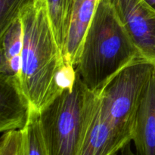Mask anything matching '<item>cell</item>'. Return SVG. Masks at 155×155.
<instances>
[{"label": "cell", "instance_id": "7", "mask_svg": "<svg viewBox=\"0 0 155 155\" xmlns=\"http://www.w3.org/2000/svg\"><path fill=\"white\" fill-rule=\"evenodd\" d=\"M132 142L131 138L114 128L103 117L98 94L80 155H119Z\"/></svg>", "mask_w": 155, "mask_h": 155}, {"label": "cell", "instance_id": "8", "mask_svg": "<svg viewBox=\"0 0 155 155\" xmlns=\"http://www.w3.org/2000/svg\"><path fill=\"white\" fill-rule=\"evenodd\" d=\"M101 0H73L71 21L63 49L66 64L76 68L85 37Z\"/></svg>", "mask_w": 155, "mask_h": 155}, {"label": "cell", "instance_id": "15", "mask_svg": "<svg viewBox=\"0 0 155 155\" xmlns=\"http://www.w3.org/2000/svg\"><path fill=\"white\" fill-rule=\"evenodd\" d=\"M148 5H149L151 7H152L153 8L155 9V0H145Z\"/></svg>", "mask_w": 155, "mask_h": 155}, {"label": "cell", "instance_id": "13", "mask_svg": "<svg viewBox=\"0 0 155 155\" xmlns=\"http://www.w3.org/2000/svg\"><path fill=\"white\" fill-rule=\"evenodd\" d=\"M29 0H0V33L19 16L21 8Z\"/></svg>", "mask_w": 155, "mask_h": 155}, {"label": "cell", "instance_id": "14", "mask_svg": "<svg viewBox=\"0 0 155 155\" xmlns=\"http://www.w3.org/2000/svg\"><path fill=\"white\" fill-rule=\"evenodd\" d=\"M119 155H139L136 153V151H133L132 148V142L127 144L125 147L122 149Z\"/></svg>", "mask_w": 155, "mask_h": 155}, {"label": "cell", "instance_id": "3", "mask_svg": "<svg viewBox=\"0 0 155 155\" xmlns=\"http://www.w3.org/2000/svg\"><path fill=\"white\" fill-rule=\"evenodd\" d=\"M97 98L77 74L74 86L39 114L49 155H80Z\"/></svg>", "mask_w": 155, "mask_h": 155}, {"label": "cell", "instance_id": "2", "mask_svg": "<svg viewBox=\"0 0 155 155\" xmlns=\"http://www.w3.org/2000/svg\"><path fill=\"white\" fill-rule=\"evenodd\" d=\"M144 60L110 0H101L85 37L76 72L85 86L99 93L131 64Z\"/></svg>", "mask_w": 155, "mask_h": 155}, {"label": "cell", "instance_id": "6", "mask_svg": "<svg viewBox=\"0 0 155 155\" xmlns=\"http://www.w3.org/2000/svg\"><path fill=\"white\" fill-rule=\"evenodd\" d=\"M31 107L23 91L20 79L0 74V131L24 128Z\"/></svg>", "mask_w": 155, "mask_h": 155}, {"label": "cell", "instance_id": "1", "mask_svg": "<svg viewBox=\"0 0 155 155\" xmlns=\"http://www.w3.org/2000/svg\"><path fill=\"white\" fill-rule=\"evenodd\" d=\"M19 17L23 24L21 85L39 114L63 90L58 79L65 62L56 40L45 0H29Z\"/></svg>", "mask_w": 155, "mask_h": 155}, {"label": "cell", "instance_id": "4", "mask_svg": "<svg viewBox=\"0 0 155 155\" xmlns=\"http://www.w3.org/2000/svg\"><path fill=\"white\" fill-rule=\"evenodd\" d=\"M155 65L139 60L121 71L98 94L103 117L133 140L135 120Z\"/></svg>", "mask_w": 155, "mask_h": 155}, {"label": "cell", "instance_id": "10", "mask_svg": "<svg viewBox=\"0 0 155 155\" xmlns=\"http://www.w3.org/2000/svg\"><path fill=\"white\" fill-rule=\"evenodd\" d=\"M17 155H49L41 130L39 114L33 110L22 129V140Z\"/></svg>", "mask_w": 155, "mask_h": 155}, {"label": "cell", "instance_id": "9", "mask_svg": "<svg viewBox=\"0 0 155 155\" xmlns=\"http://www.w3.org/2000/svg\"><path fill=\"white\" fill-rule=\"evenodd\" d=\"M133 142L139 155H155V68L136 114Z\"/></svg>", "mask_w": 155, "mask_h": 155}, {"label": "cell", "instance_id": "5", "mask_svg": "<svg viewBox=\"0 0 155 155\" xmlns=\"http://www.w3.org/2000/svg\"><path fill=\"white\" fill-rule=\"evenodd\" d=\"M142 58L155 65V9L145 0H110Z\"/></svg>", "mask_w": 155, "mask_h": 155}, {"label": "cell", "instance_id": "12", "mask_svg": "<svg viewBox=\"0 0 155 155\" xmlns=\"http://www.w3.org/2000/svg\"><path fill=\"white\" fill-rule=\"evenodd\" d=\"M1 57L0 63L21 58L23 48V24L19 16L12 21L7 28L0 33Z\"/></svg>", "mask_w": 155, "mask_h": 155}, {"label": "cell", "instance_id": "11", "mask_svg": "<svg viewBox=\"0 0 155 155\" xmlns=\"http://www.w3.org/2000/svg\"><path fill=\"white\" fill-rule=\"evenodd\" d=\"M56 40L63 53L71 21L73 0H45Z\"/></svg>", "mask_w": 155, "mask_h": 155}]
</instances>
